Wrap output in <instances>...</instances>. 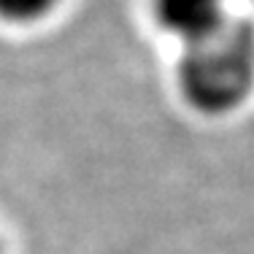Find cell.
<instances>
[{
    "label": "cell",
    "instance_id": "1",
    "mask_svg": "<svg viewBox=\"0 0 254 254\" xmlns=\"http://www.w3.org/2000/svg\"><path fill=\"white\" fill-rule=\"evenodd\" d=\"M176 84L192 111H235L254 87V25L241 16L227 22L203 41L181 46Z\"/></svg>",
    "mask_w": 254,
    "mask_h": 254
},
{
    "label": "cell",
    "instance_id": "2",
    "mask_svg": "<svg viewBox=\"0 0 254 254\" xmlns=\"http://www.w3.org/2000/svg\"><path fill=\"white\" fill-rule=\"evenodd\" d=\"M154 22L181 46L203 41L227 22L225 0H152Z\"/></svg>",
    "mask_w": 254,
    "mask_h": 254
},
{
    "label": "cell",
    "instance_id": "3",
    "mask_svg": "<svg viewBox=\"0 0 254 254\" xmlns=\"http://www.w3.org/2000/svg\"><path fill=\"white\" fill-rule=\"evenodd\" d=\"M60 0H0V19L8 25H35L49 16Z\"/></svg>",
    "mask_w": 254,
    "mask_h": 254
},
{
    "label": "cell",
    "instance_id": "4",
    "mask_svg": "<svg viewBox=\"0 0 254 254\" xmlns=\"http://www.w3.org/2000/svg\"><path fill=\"white\" fill-rule=\"evenodd\" d=\"M0 254H3V244H0Z\"/></svg>",
    "mask_w": 254,
    "mask_h": 254
}]
</instances>
